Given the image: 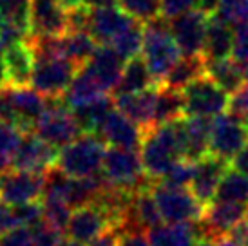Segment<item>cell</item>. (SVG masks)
<instances>
[{
  "instance_id": "6da1fadb",
  "label": "cell",
  "mask_w": 248,
  "mask_h": 246,
  "mask_svg": "<svg viewBox=\"0 0 248 246\" xmlns=\"http://www.w3.org/2000/svg\"><path fill=\"white\" fill-rule=\"evenodd\" d=\"M140 156L145 174L151 181H159L176 161L185 157L183 152V116L169 123L154 125L143 130Z\"/></svg>"
},
{
  "instance_id": "7a4b0ae2",
  "label": "cell",
  "mask_w": 248,
  "mask_h": 246,
  "mask_svg": "<svg viewBox=\"0 0 248 246\" xmlns=\"http://www.w3.org/2000/svg\"><path fill=\"white\" fill-rule=\"evenodd\" d=\"M141 55L151 71L154 82L161 85L167 73L181 58V49L170 33L165 16H156L143 24V46Z\"/></svg>"
},
{
  "instance_id": "3957f363",
  "label": "cell",
  "mask_w": 248,
  "mask_h": 246,
  "mask_svg": "<svg viewBox=\"0 0 248 246\" xmlns=\"http://www.w3.org/2000/svg\"><path fill=\"white\" fill-rule=\"evenodd\" d=\"M46 103L47 98L33 87L6 83L0 87V122L11 123L22 132H33Z\"/></svg>"
},
{
  "instance_id": "277c9868",
  "label": "cell",
  "mask_w": 248,
  "mask_h": 246,
  "mask_svg": "<svg viewBox=\"0 0 248 246\" xmlns=\"http://www.w3.org/2000/svg\"><path fill=\"white\" fill-rule=\"evenodd\" d=\"M105 147L94 132H82L58 151L55 165L71 178H89L102 172Z\"/></svg>"
},
{
  "instance_id": "5b68a950",
  "label": "cell",
  "mask_w": 248,
  "mask_h": 246,
  "mask_svg": "<svg viewBox=\"0 0 248 246\" xmlns=\"http://www.w3.org/2000/svg\"><path fill=\"white\" fill-rule=\"evenodd\" d=\"M33 132L56 149H62L80 136L82 129L76 122L73 109L65 105L62 96H56L47 98L46 109L36 120Z\"/></svg>"
},
{
  "instance_id": "8992f818",
  "label": "cell",
  "mask_w": 248,
  "mask_h": 246,
  "mask_svg": "<svg viewBox=\"0 0 248 246\" xmlns=\"http://www.w3.org/2000/svg\"><path fill=\"white\" fill-rule=\"evenodd\" d=\"M181 92L185 116L216 118L228 110L230 94L207 75L196 78Z\"/></svg>"
},
{
  "instance_id": "52a82bcc",
  "label": "cell",
  "mask_w": 248,
  "mask_h": 246,
  "mask_svg": "<svg viewBox=\"0 0 248 246\" xmlns=\"http://www.w3.org/2000/svg\"><path fill=\"white\" fill-rule=\"evenodd\" d=\"M102 174L110 184H116L127 190H136L151 181L145 174L140 151L134 149L109 147L104 156Z\"/></svg>"
},
{
  "instance_id": "ba28073f",
  "label": "cell",
  "mask_w": 248,
  "mask_h": 246,
  "mask_svg": "<svg viewBox=\"0 0 248 246\" xmlns=\"http://www.w3.org/2000/svg\"><path fill=\"white\" fill-rule=\"evenodd\" d=\"M151 188L165 223H194L201 217L205 205L198 201L190 188H176L159 181H152Z\"/></svg>"
},
{
  "instance_id": "9c48e42d",
  "label": "cell",
  "mask_w": 248,
  "mask_h": 246,
  "mask_svg": "<svg viewBox=\"0 0 248 246\" xmlns=\"http://www.w3.org/2000/svg\"><path fill=\"white\" fill-rule=\"evenodd\" d=\"M78 69L75 62L65 56H35L29 85L46 98L63 96Z\"/></svg>"
},
{
  "instance_id": "30bf717a",
  "label": "cell",
  "mask_w": 248,
  "mask_h": 246,
  "mask_svg": "<svg viewBox=\"0 0 248 246\" xmlns=\"http://www.w3.org/2000/svg\"><path fill=\"white\" fill-rule=\"evenodd\" d=\"M248 143V122L232 112L212 118L208 152L225 161H232L237 152Z\"/></svg>"
},
{
  "instance_id": "8fae6325",
  "label": "cell",
  "mask_w": 248,
  "mask_h": 246,
  "mask_svg": "<svg viewBox=\"0 0 248 246\" xmlns=\"http://www.w3.org/2000/svg\"><path fill=\"white\" fill-rule=\"evenodd\" d=\"M44 174L9 169L4 174H0V198L9 206H18L24 203H31V201H42L44 183H46Z\"/></svg>"
},
{
  "instance_id": "7c38bea8",
  "label": "cell",
  "mask_w": 248,
  "mask_h": 246,
  "mask_svg": "<svg viewBox=\"0 0 248 246\" xmlns=\"http://www.w3.org/2000/svg\"><path fill=\"white\" fill-rule=\"evenodd\" d=\"M247 214V203H228L212 199L208 205H205L201 217L198 219L201 235L210 241L219 235H227L241 223Z\"/></svg>"
},
{
  "instance_id": "4fadbf2b",
  "label": "cell",
  "mask_w": 248,
  "mask_h": 246,
  "mask_svg": "<svg viewBox=\"0 0 248 246\" xmlns=\"http://www.w3.org/2000/svg\"><path fill=\"white\" fill-rule=\"evenodd\" d=\"M207 20L208 15L200 7L169 18V28L181 49V55H203Z\"/></svg>"
},
{
  "instance_id": "5bb4252c",
  "label": "cell",
  "mask_w": 248,
  "mask_h": 246,
  "mask_svg": "<svg viewBox=\"0 0 248 246\" xmlns=\"http://www.w3.org/2000/svg\"><path fill=\"white\" fill-rule=\"evenodd\" d=\"M102 141L107 147H120V149H134L140 151L141 138H143V129L138 123H134L131 118H127L118 110L116 107L110 110L109 114L104 118L100 127L94 130Z\"/></svg>"
},
{
  "instance_id": "9a60e30c",
  "label": "cell",
  "mask_w": 248,
  "mask_h": 246,
  "mask_svg": "<svg viewBox=\"0 0 248 246\" xmlns=\"http://www.w3.org/2000/svg\"><path fill=\"white\" fill-rule=\"evenodd\" d=\"M58 151L51 143L44 141L35 132H24L22 141L13 157V169L28 172H44L55 167Z\"/></svg>"
},
{
  "instance_id": "2e32d148",
  "label": "cell",
  "mask_w": 248,
  "mask_h": 246,
  "mask_svg": "<svg viewBox=\"0 0 248 246\" xmlns=\"http://www.w3.org/2000/svg\"><path fill=\"white\" fill-rule=\"evenodd\" d=\"M110 225V217L102 206H98L96 203H87L73 208L69 223L65 226V235L83 245H89L98 233H102Z\"/></svg>"
},
{
  "instance_id": "e0dca14e",
  "label": "cell",
  "mask_w": 248,
  "mask_h": 246,
  "mask_svg": "<svg viewBox=\"0 0 248 246\" xmlns=\"http://www.w3.org/2000/svg\"><path fill=\"white\" fill-rule=\"evenodd\" d=\"M134 22H136V18H132L131 15L125 13L122 7H91L87 33L94 38L96 44L110 46L118 34L124 33Z\"/></svg>"
},
{
  "instance_id": "ac0fdd59",
  "label": "cell",
  "mask_w": 248,
  "mask_h": 246,
  "mask_svg": "<svg viewBox=\"0 0 248 246\" xmlns=\"http://www.w3.org/2000/svg\"><path fill=\"white\" fill-rule=\"evenodd\" d=\"M228 167H230L228 161L214 156L210 152L196 161L194 178L188 188L198 198L200 203L208 205L212 201L214 196H216V190H217V184H219L221 178L225 176Z\"/></svg>"
},
{
  "instance_id": "d6986e66",
  "label": "cell",
  "mask_w": 248,
  "mask_h": 246,
  "mask_svg": "<svg viewBox=\"0 0 248 246\" xmlns=\"http://www.w3.org/2000/svg\"><path fill=\"white\" fill-rule=\"evenodd\" d=\"M124 65L125 58L112 46L98 44L93 56L85 63V69L94 76V80L105 92H112L120 82Z\"/></svg>"
},
{
  "instance_id": "ffe728a7",
  "label": "cell",
  "mask_w": 248,
  "mask_h": 246,
  "mask_svg": "<svg viewBox=\"0 0 248 246\" xmlns=\"http://www.w3.org/2000/svg\"><path fill=\"white\" fill-rule=\"evenodd\" d=\"M67 33V9L60 0H31V34H60Z\"/></svg>"
},
{
  "instance_id": "44dd1931",
  "label": "cell",
  "mask_w": 248,
  "mask_h": 246,
  "mask_svg": "<svg viewBox=\"0 0 248 246\" xmlns=\"http://www.w3.org/2000/svg\"><path fill=\"white\" fill-rule=\"evenodd\" d=\"M159 85H152L149 89L140 92H127V94H114V107L122 110L125 116L138 123L141 129L154 127V107Z\"/></svg>"
},
{
  "instance_id": "7402d4cb",
  "label": "cell",
  "mask_w": 248,
  "mask_h": 246,
  "mask_svg": "<svg viewBox=\"0 0 248 246\" xmlns=\"http://www.w3.org/2000/svg\"><path fill=\"white\" fill-rule=\"evenodd\" d=\"M234 40H235L234 26L230 22L225 20L221 15L217 13L208 15L203 56L207 60L232 56V53H234Z\"/></svg>"
},
{
  "instance_id": "603a6c76",
  "label": "cell",
  "mask_w": 248,
  "mask_h": 246,
  "mask_svg": "<svg viewBox=\"0 0 248 246\" xmlns=\"http://www.w3.org/2000/svg\"><path fill=\"white\" fill-rule=\"evenodd\" d=\"M7 83L11 85H29L31 73L35 67V51L29 38L18 40L4 51Z\"/></svg>"
},
{
  "instance_id": "cb8c5ba5",
  "label": "cell",
  "mask_w": 248,
  "mask_h": 246,
  "mask_svg": "<svg viewBox=\"0 0 248 246\" xmlns=\"http://www.w3.org/2000/svg\"><path fill=\"white\" fill-rule=\"evenodd\" d=\"M151 246H192L203 237L198 221L194 223H167L147 230Z\"/></svg>"
},
{
  "instance_id": "d4e9b609",
  "label": "cell",
  "mask_w": 248,
  "mask_h": 246,
  "mask_svg": "<svg viewBox=\"0 0 248 246\" xmlns=\"http://www.w3.org/2000/svg\"><path fill=\"white\" fill-rule=\"evenodd\" d=\"M212 118L183 116V152L190 161H198L208 154Z\"/></svg>"
},
{
  "instance_id": "484cf974",
  "label": "cell",
  "mask_w": 248,
  "mask_h": 246,
  "mask_svg": "<svg viewBox=\"0 0 248 246\" xmlns=\"http://www.w3.org/2000/svg\"><path fill=\"white\" fill-rule=\"evenodd\" d=\"M205 75L210 76L219 87L227 91L228 94H232L234 91L239 89L248 78L247 69L243 67L234 56L216 58V60L205 58Z\"/></svg>"
},
{
  "instance_id": "4316f807",
  "label": "cell",
  "mask_w": 248,
  "mask_h": 246,
  "mask_svg": "<svg viewBox=\"0 0 248 246\" xmlns=\"http://www.w3.org/2000/svg\"><path fill=\"white\" fill-rule=\"evenodd\" d=\"M104 94H109V92H105L100 87V83L94 80V76L85 69V65H82L76 71L75 78L71 80L69 87L65 89L62 98L69 109H76V107L85 105Z\"/></svg>"
},
{
  "instance_id": "83f0119b",
  "label": "cell",
  "mask_w": 248,
  "mask_h": 246,
  "mask_svg": "<svg viewBox=\"0 0 248 246\" xmlns=\"http://www.w3.org/2000/svg\"><path fill=\"white\" fill-rule=\"evenodd\" d=\"M152 85H158L152 78L151 71L147 67L143 58L134 56L125 60L124 71L120 76V82H118L116 89L112 91V94H127V92H140L152 87Z\"/></svg>"
},
{
  "instance_id": "f1b7e54d",
  "label": "cell",
  "mask_w": 248,
  "mask_h": 246,
  "mask_svg": "<svg viewBox=\"0 0 248 246\" xmlns=\"http://www.w3.org/2000/svg\"><path fill=\"white\" fill-rule=\"evenodd\" d=\"M205 75V56L203 55H183L172 69L167 73L161 85L176 91H183L190 82Z\"/></svg>"
},
{
  "instance_id": "f546056e",
  "label": "cell",
  "mask_w": 248,
  "mask_h": 246,
  "mask_svg": "<svg viewBox=\"0 0 248 246\" xmlns=\"http://www.w3.org/2000/svg\"><path fill=\"white\" fill-rule=\"evenodd\" d=\"M112 109H114V98L104 94L93 102L73 109V112H75V118L82 132H94Z\"/></svg>"
},
{
  "instance_id": "4dcf8cb0",
  "label": "cell",
  "mask_w": 248,
  "mask_h": 246,
  "mask_svg": "<svg viewBox=\"0 0 248 246\" xmlns=\"http://www.w3.org/2000/svg\"><path fill=\"white\" fill-rule=\"evenodd\" d=\"M181 116H185L183 92L165 87V85H159L158 96H156V107H154V125L174 122Z\"/></svg>"
},
{
  "instance_id": "1f68e13d",
  "label": "cell",
  "mask_w": 248,
  "mask_h": 246,
  "mask_svg": "<svg viewBox=\"0 0 248 246\" xmlns=\"http://www.w3.org/2000/svg\"><path fill=\"white\" fill-rule=\"evenodd\" d=\"M216 201L228 203H247L248 205V176L228 167L225 176L221 178L217 190L214 196Z\"/></svg>"
},
{
  "instance_id": "d6a6232c",
  "label": "cell",
  "mask_w": 248,
  "mask_h": 246,
  "mask_svg": "<svg viewBox=\"0 0 248 246\" xmlns=\"http://www.w3.org/2000/svg\"><path fill=\"white\" fill-rule=\"evenodd\" d=\"M96 46L98 44L94 42V38L85 31H69L63 34V53L78 67L87 63Z\"/></svg>"
},
{
  "instance_id": "836d02e7",
  "label": "cell",
  "mask_w": 248,
  "mask_h": 246,
  "mask_svg": "<svg viewBox=\"0 0 248 246\" xmlns=\"http://www.w3.org/2000/svg\"><path fill=\"white\" fill-rule=\"evenodd\" d=\"M0 22L31 34V0H0Z\"/></svg>"
},
{
  "instance_id": "e575fe53",
  "label": "cell",
  "mask_w": 248,
  "mask_h": 246,
  "mask_svg": "<svg viewBox=\"0 0 248 246\" xmlns=\"http://www.w3.org/2000/svg\"><path fill=\"white\" fill-rule=\"evenodd\" d=\"M22 132L18 127L11 123L0 122V174H4L13 167L15 152L22 141Z\"/></svg>"
},
{
  "instance_id": "d590c367",
  "label": "cell",
  "mask_w": 248,
  "mask_h": 246,
  "mask_svg": "<svg viewBox=\"0 0 248 246\" xmlns=\"http://www.w3.org/2000/svg\"><path fill=\"white\" fill-rule=\"evenodd\" d=\"M116 49L125 60L134 58L141 53V46H143V22L136 20L132 26L125 29L124 33H120L110 44Z\"/></svg>"
},
{
  "instance_id": "8d00e7d4",
  "label": "cell",
  "mask_w": 248,
  "mask_h": 246,
  "mask_svg": "<svg viewBox=\"0 0 248 246\" xmlns=\"http://www.w3.org/2000/svg\"><path fill=\"white\" fill-rule=\"evenodd\" d=\"M118 6L143 24L161 15V0H118Z\"/></svg>"
},
{
  "instance_id": "74e56055",
  "label": "cell",
  "mask_w": 248,
  "mask_h": 246,
  "mask_svg": "<svg viewBox=\"0 0 248 246\" xmlns=\"http://www.w3.org/2000/svg\"><path fill=\"white\" fill-rule=\"evenodd\" d=\"M194 167H196V161L183 157L165 172V176L159 179V183L176 186V188H188L194 178Z\"/></svg>"
},
{
  "instance_id": "f35d334b",
  "label": "cell",
  "mask_w": 248,
  "mask_h": 246,
  "mask_svg": "<svg viewBox=\"0 0 248 246\" xmlns=\"http://www.w3.org/2000/svg\"><path fill=\"white\" fill-rule=\"evenodd\" d=\"M42 206H44V219L47 221L49 225H53L55 228L65 232V226L69 223L73 208L65 201H62V199H47V198L42 199Z\"/></svg>"
},
{
  "instance_id": "ab89813d",
  "label": "cell",
  "mask_w": 248,
  "mask_h": 246,
  "mask_svg": "<svg viewBox=\"0 0 248 246\" xmlns=\"http://www.w3.org/2000/svg\"><path fill=\"white\" fill-rule=\"evenodd\" d=\"M217 15H221L232 26L248 22V0H219Z\"/></svg>"
},
{
  "instance_id": "60d3db41",
  "label": "cell",
  "mask_w": 248,
  "mask_h": 246,
  "mask_svg": "<svg viewBox=\"0 0 248 246\" xmlns=\"http://www.w3.org/2000/svg\"><path fill=\"white\" fill-rule=\"evenodd\" d=\"M13 212L18 226L33 228V226H36L38 223L44 221V206H42V201H31V203L13 206Z\"/></svg>"
},
{
  "instance_id": "b9f144b4",
  "label": "cell",
  "mask_w": 248,
  "mask_h": 246,
  "mask_svg": "<svg viewBox=\"0 0 248 246\" xmlns=\"http://www.w3.org/2000/svg\"><path fill=\"white\" fill-rule=\"evenodd\" d=\"M31 232H33V246H60V243L63 241L62 230L49 225L46 219L33 226Z\"/></svg>"
},
{
  "instance_id": "7bdbcfd3",
  "label": "cell",
  "mask_w": 248,
  "mask_h": 246,
  "mask_svg": "<svg viewBox=\"0 0 248 246\" xmlns=\"http://www.w3.org/2000/svg\"><path fill=\"white\" fill-rule=\"evenodd\" d=\"M0 246H33V232L28 226H13L0 233Z\"/></svg>"
},
{
  "instance_id": "ee69618b",
  "label": "cell",
  "mask_w": 248,
  "mask_h": 246,
  "mask_svg": "<svg viewBox=\"0 0 248 246\" xmlns=\"http://www.w3.org/2000/svg\"><path fill=\"white\" fill-rule=\"evenodd\" d=\"M235 60L247 69L248 73V22H243L235 29V40H234V53Z\"/></svg>"
},
{
  "instance_id": "f6af8a7d",
  "label": "cell",
  "mask_w": 248,
  "mask_h": 246,
  "mask_svg": "<svg viewBox=\"0 0 248 246\" xmlns=\"http://www.w3.org/2000/svg\"><path fill=\"white\" fill-rule=\"evenodd\" d=\"M228 112L248 122V78L239 89L232 92L230 102H228Z\"/></svg>"
},
{
  "instance_id": "bcb514c9",
  "label": "cell",
  "mask_w": 248,
  "mask_h": 246,
  "mask_svg": "<svg viewBox=\"0 0 248 246\" xmlns=\"http://www.w3.org/2000/svg\"><path fill=\"white\" fill-rule=\"evenodd\" d=\"M196 7H200V0H161V16L169 20Z\"/></svg>"
},
{
  "instance_id": "7dc6e473",
  "label": "cell",
  "mask_w": 248,
  "mask_h": 246,
  "mask_svg": "<svg viewBox=\"0 0 248 246\" xmlns=\"http://www.w3.org/2000/svg\"><path fill=\"white\" fill-rule=\"evenodd\" d=\"M24 38H29L28 33H24L22 29L15 28L11 24L0 22V55H4V51L7 47H11L13 44H16L18 40H24Z\"/></svg>"
},
{
  "instance_id": "c3c4849f",
  "label": "cell",
  "mask_w": 248,
  "mask_h": 246,
  "mask_svg": "<svg viewBox=\"0 0 248 246\" xmlns=\"http://www.w3.org/2000/svg\"><path fill=\"white\" fill-rule=\"evenodd\" d=\"M122 228L116 225L107 226L104 232L98 233L94 239L91 241L87 246H118L120 243V237H122Z\"/></svg>"
},
{
  "instance_id": "681fc988",
  "label": "cell",
  "mask_w": 248,
  "mask_h": 246,
  "mask_svg": "<svg viewBox=\"0 0 248 246\" xmlns=\"http://www.w3.org/2000/svg\"><path fill=\"white\" fill-rule=\"evenodd\" d=\"M118 246H151V243L145 230H129L122 233Z\"/></svg>"
},
{
  "instance_id": "f907efd6",
  "label": "cell",
  "mask_w": 248,
  "mask_h": 246,
  "mask_svg": "<svg viewBox=\"0 0 248 246\" xmlns=\"http://www.w3.org/2000/svg\"><path fill=\"white\" fill-rule=\"evenodd\" d=\"M16 225V219H15V212H13V206H9L0 198V233H4L6 230L13 228Z\"/></svg>"
},
{
  "instance_id": "816d5d0a",
  "label": "cell",
  "mask_w": 248,
  "mask_h": 246,
  "mask_svg": "<svg viewBox=\"0 0 248 246\" xmlns=\"http://www.w3.org/2000/svg\"><path fill=\"white\" fill-rule=\"evenodd\" d=\"M230 165H234L235 170L243 172V174H247L248 176V143L243 147L241 151L237 152V156L230 161Z\"/></svg>"
},
{
  "instance_id": "f5cc1de1",
  "label": "cell",
  "mask_w": 248,
  "mask_h": 246,
  "mask_svg": "<svg viewBox=\"0 0 248 246\" xmlns=\"http://www.w3.org/2000/svg\"><path fill=\"white\" fill-rule=\"evenodd\" d=\"M214 246H247V243L241 239L234 237L232 233H227V235H219L212 241Z\"/></svg>"
},
{
  "instance_id": "db71d44e",
  "label": "cell",
  "mask_w": 248,
  "mask_h": 246,
  "mask_svg": "<svg viewBox=\"0 0 248 246\" xmlns=\"http://www.w3.org/2000/svg\"><path fill=\"white\" fill-rule=\"evenodd\" d=\"M83 4L89 7H109V6H116L118 0H85Z\"/></svg>"
},
{
  "instance_id": "11a10c76",
  "label": "cell",
  "mask_w": 248,
  "mask_h": 246,
  "mask_svg": "<svg viewBox=\"0 0 248 246\" xmlns=\"http://www.w3.org/2000/svg\"><path fill=\"white\" fill-rule=\"evenodd\" d=\"M83 2H85V0H60V4H62L65 9H73V7L83 6Z\"/></svg>"
},
{
  "instance_id": "9f6ffc18",
  "label": "cell",
  "mask_w": 248,
  "mask_h": 246,
  "mask_svg": "<svg viewBox=\"0 0 248 246\" xmlns=\"http://www.w3.org/2000/svg\"><path fill=\"white\" fill-rule=\"evenodd\" d=\"M7 83V73H6V63H4V58L0 56V87Z\"/></svg>"
},
{
  "instance_id": "6f0895ef",
  "label": "cell",
  "mask_w": 248,
  "mask_h": 246,
  "mask_svg": "<svg viewBox=\"0 0 248 246\" xmlns=\"http://www.w3.org/2000/svg\"><path fill=\"white\" fill-rule=\"evenodd\" d=\"M60 246H85V245L80 243V241L71 239V237H63V241L60 243Z\"/></svg>"
},
{
  "instance_id": "680465c9",
  "label": "cell",
  "mask_w": 248,
  "mask_h": 246,
  "mask_svg": "<svg viewBox=\"0 0 248 246\" xmlns=\"http://www.w3.org/2000/svg\"><path fill=\"white\" fill-rule=\"evenodd\" d=\"M192 246H214V245H212V241L207 239V237H200V239L196 241Z\"/></svg>"
},
{
  "instance_id": "91938a15",
  "label": "cell",
  "mask_w": 248,
  "mask_h": 246,
  "mask_svg": "<svg viewBox=\"0 0 248 246\" xmlns=\"http://www.w3.org/2000/svg\"><path fill=\"white\" fill-rule=\"evenodd\" d=\"M247 246H248V241H247Z\"/></svg>"
}]
</instances>
